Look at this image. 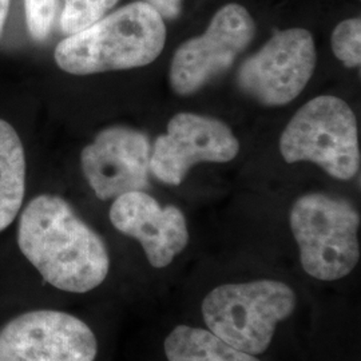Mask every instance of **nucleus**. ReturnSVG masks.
<instances>
[{"instance_id": "8", "label": "nucleus", "mask_w": 361, "mask_h": 361, "mask_svg": "<svg viewBox=\"0 0 361 361\" xmlns=\"http://www.w3.org/2000/svg\"><path fill=\"white\" fill-rule=\"evenodd\" d=\"M89 325L59 310L27 312L0 329V361H94Z\"/></svg>"}, {"instance_id": "14", "label": "nucleus", "mask_w": 361, "mask_h": 361, "mask_svg": "<svg viewBox=\"0 0 361 361\" xmlns=\"http://www.w3.org/2000/svg\"><path fill=\"white\" fill-rule=\"evenodd\" d=\"M118 0H65L61 27L66 35H74L101 20Z\"/></svg>"}, {"instance_id": "13", "label": "nucleus", "mask_w": 361, "mask_h": 361, "mask_svg": "<svg viewBox=\"0 0 361 361\" xmlns=\"http://www.w3.org/2000/svg\"><path fill=\"white\" fill-rule=\"evenodd\" d=\"M169 361H259L207 329L176 326L165 340Z\"/></svg>"}, {"instance_id": "10", "label": "nucleus", "mask_w": 361, "mask_h": 361, "mask_svg": "<svg viewBox=\"0 0 361 361\" xmlns=\"http://www.w3.org/2000/svg\"><path fill=\"white\" fill-rule=\"evenodd\" d=\"M152 146L138 130L104 129L80 155L82 170L95 195L107 201L149 188Z\"/></svg>"}, {"instance_id": "18", "label": "nucleus", "mask_w": 361, "mask_h": 361, "mask_svg": "<svg viewBox=\"0 0 361 361\" xmlns=\"http://www.w3.org/2000/svg\"><path fill=\"white\" fill-rule=\"evenodd\" d=\"M8 8H10V0H0V34L3 31V27L7 19Z\"/></svg>"}, {"instance_id": "2", "label": "nucleus", "mask_w": 361, "mask_h": 361, "mask_svg": "<svg viewBox=\"0 0 361 361\" xmlns=\"http://www.w3.org/2000/svg\"><path fill=\"white\" fill-rule=\"evenodd\" d=\"M166 42L162 16L145 1L128 4L86 30L63 39L55 62L74 75H91L147 66Z\"/></svg>"}, {"instance_id": "1", "label": "nucleus", "mask_w": 361, "mask_h": 361, "mask_svg": "<svg viewBox=\"0 0 361 361\" xmlns=\"http://www.w3.org/2000/svg\"><path fill=\"white\" fill-rule=\"evenodd\" d=\"M18 245L49 284L70 293H87L104 283L110 258L102 238L65 200L43 194L23 210Z\"/></svg>"}, {"instance_id": "11", "label": "nucleus", "mask_w": 361, "mask_h": 361, "mask_svg": "<svg viewBox=\"0 0 361 361\" xmlns=\"http://www.w3.org/2000/svg\"><path fill=\"white\" fill-rule=\"evenodd\" d=\"M116 231L140 241L152 267L165 268L188 245L189 232L178 207H159L145 192L116 197L110 209Z\"/></svg>"}, {"instance_id": "12", "label": "nucleus", "mask_w": 361, "mask_h": 361, "mask_svg": "<svg viewBox=\"0 0 361 361\" xmlns=\"http://www.w3.org/2000/svg\"><path fill=\"white\" fill-rule=\"evenodd\" d=\"M26 186L23 145L13 126L0 119V232L16 219Z\"/></svg>"}, {"instance_id": "16", "label": "nucleus", "mask_w": 361, "mask_h": 361, "mask_svg": "<svg viewBox=\"0 0 361 361\" xmlns=\"http://www.w3.org/2000/svg\"><path fill=\"white\" fill-rule=\"evenodd\" d=\"M27 28L37 42H43L51 32L56 0H25Z\"/></svg>"}, {"instance_id": "3", "label": "nucleus", "mask_w": 361, "mask_h": 361, "mask_svg": "<svg viewBox=\"0 0 361 361\" xmlns=\"http://www.w3.org/2000/svg\"><path fill=\"white\" fill-rule=\"evenodd\" d=\"M295 292L280 281L258 280L221 285L202 302V314L212 334L249 355H261L271 345L277 324L295 310Z\"/></svg>"}, {"instance_id": "17", "label": "nucleus", "mask_w": 361, "mask_h": 361, "mask_svg": "<svg viewBox=\"0 0 361 361\" xmlns=\"http://www.w3.org/2000/svg\"><path fill=\"white\" fill-rule=\"evenodd\" d=\"M150 7H153L157 13L162 16V19H174L182 10V0H143Z\"/></svg>"}, {"instance_id": "15", "label": "nucleus", "mask_w": 361, "mask_h": 361, "mask_svg": "<svg viewBox=\"0 0 361 361\" xmlns=\"http://www.w3.org/2000/svg\"><path fill=\"white\" fill-rule=\"evenodd\" d=\"M332 51L336 58L349 68H356L361 63V20L350 18L336 26L332 32Z\"/></svg>"}, {"instance_id": "6", "label": "nucleus", "mask_w": 361, "mask_h": 361, "mask_svg": "<svg viewBox=\"0 0 361 361\" xmlns=\"http://www.w3.org/2000/svg\"><path fill=\"white\" fill-rule=\"evenodd\" d=\"M316 67L314 40L305 28L273 35L259 51L240 66V89L265 106H284L305 89Z\"/></svg>"}, {"instance_id": "5", "label": "nucleus", "mask_w": 361, "mask_h": 361, "mask_svg": "<svg viewBox=\"0 0 361 361\" xmlns=\"http://www.w3.org/2000/svg\"><path fill=\"white\" fill-rule=\"evenodd\" d=\"M288 164L313 162L336 180L353 178L360 168L357 122L343 99L322 95L297 110L280 138Z\"/></svg>"}, {"instance_id": "7", "label": "nucleus", "mask_w": 361, "mask_h": 361, "mask_svg": "<svg viewBox=\"0 0 361 361\" xmlns=\"http://www.w3.org/2000/svg\"><path fill=\"white\" fill-rule=\"evenodd\" d=\"M256 25L241 4L219 8L207 31L182 43L170 66V85L180 95L201 90L232 67L235 58L255 38Z\"/></svg>"}, {"instance_id": "4", "label": "nucleus", "mask_w": 361, "mask_h": 361, "mask_svg": "<svg viewBox=\"0 0 361 361\" xmlns=\"http://www.w3.org/2000/svg\"><path fill=\"white\" fill-rule=\"evenodd\" d=\"M289 221L301 265L310 276L335 281L355 269L360 258V216L348 201L307 194L295 202Z\"/></svg>"}, {"instance_id": "9", "label": "nucleus", "mask_w": 361, "mask_h": 361, "mask_svg": "<svg viewBox=\"0 0 361 361\" xmlns=\"http://www.w3.org/2000/svg\"><path fill=\"white\" fill-rule=\"evenodd\" d=\"M240 150L238 140L224 122L210 116L178 113L159 135L150 154V171L157 180L180 185L188 171L201 162H229Z\"/></svg>"}]
</instances>
